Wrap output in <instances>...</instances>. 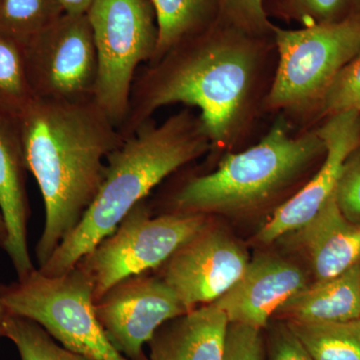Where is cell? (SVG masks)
Returning <instances> with one entry per match:
<instances>
[{
  "label": "cell",
  "mask_w": 360,
  "mask_h": 360,
  "mask_svg": "<svg viewBox=\"0 0 360 360\" xmlns=\"http://www.w3.org/2000/svg\"><path fill=\"white\" fill-rule=\"evenodd\" d=\"M274 39L252 37L215 22L175 45L136 73L123 139L160 108L184 104L200 111L212 149H229L250 131L269 92Z\"/></svg>",
  "instance_id": "6da1fadb"
},
{
  "label": "cell",
  "mask_w": 360,
  "mask_h": 360,
  "mask_svg": "<svg viewBox=\"0 0 360 360\" xmlns=\"http://www.w3.org/2000/svg\"><path fill=\"white\" fill-rule=\"evenodd\" d=\"M26 167L44 198L45 221L35 255L41 267L72 232L103 186L120 130L94 98L34 97L16 118Z\"/></svg>",
  "instance_id": "7a4b0ae2"
},
{
  "label": "cell",
  "mask_w": 360,
  "mask_h": 360,
  "mask_svg": "<svg viewBox=\"0 0 360 360\" xmlns=\"http://www.w3.org/2000/svg\"><path fill=\"white\" fill-rule=\"evenodd\" d=\"M212 150L200 115L188 108L162 123L153 120L127 137L106 160V174L96 198L77 226L59 245L42 274L58 276L115 231L127 213L179 168Z\"/></svg>",
  "instance_id": "3957f363"
},
{
  "label": "cell",
  "mask_w": 360,
  "mask_h": 360,
  "mask_svg": "<svg viewBox=\"0 0 360 360\" xmlns=\"http://www.w3.org/2000/svg\"><path fill=\"white\" fill-rule=\"evenodd\" d=\"M316 129L295 134L284 115L255 146L227 153L215 172L189 177L170 196L168 212L240 214L281 198L326 156Z\"/></svg>",
  "instance_id": "277c9868"
},
{
  "label": "cell",
  "mask_w": 360,
  "mask_h": 360,
  "mask_svg": "<svg viewBox=\"0 0 360 360\" xmlns=\"http://www.w3.org/2000/svg\"><path fill=\"white\" fill-rule=\"evenodd\" d=\"M274 41L277 60L264 110L314 112L340 71L360 51V14L298 30L276 25Z\"/></svg>",
  "instance_id": "5b68a950"
},
{
  "label": "cell",
  "mask_w": 360,
  "mask_h": 360,
  "mask_svg": "<svg viewBox=\"0 0 360 360\" xmlns=\"http://www.w3.org/2000/svg\"><path fill=\"white\" fill-rule=\"evenodd\" d=\"M0 302L7 314L34 321L71 352L94 360H129L97 321L94 281L78 265L58 276L35 269L11 285H0Z\"/></svg>",
  "instance_id": "8992f818"
},
{
  "label": "cell",
  "mask_w": 360,
  "mask_h": 360,
  "mask_svg": "<svg viewBox=\"0 0 360 360\" xmlns=\"http://www.w3.org/2000/svg\"><path fill=\"white\" fill-rule=\"evenodd\" d=\"M86 14L97 56L94 101L120 130L137 68L158 47L155 7L151 0H94Z\"/></svg>",
  "instance_id": "52a82bcc"
},
{
  "label": "cell",
  "mask_w": 360,
  "mask_h": 360,
  "mask_svg": "<svg viewBox=\"0 0 360 360\" xmlns=\"http://www.w3.org/2000/svg\"><path fill=\"white\" fill-rule=\"evenodd\" d=\"M208 224V215L200 213L153 217L146 200L137 203L112 233L77 262L94 281V302L123 279L160 269Z\"/></svg>",
  "instance_id": "ba28073f"
},
{
  "label": "cell",
  "mask_w": 360,
  "mask_h": 360,
  "mask_svg": "<svg viewBox=\"0 0 360 360\" xmlns=\"http://www.w3.org/2000/svg\"><path fill=\"white\" fill-rule=\"evenodd\" d=\"M23 47L34 97L65 101L94 98L97 56L86 13H63Z\"/></svg>",
  "instance_id": "9c48e42d"
},
{
  "label": "cell",
  "mask_w": 360,
  "mask_h": 360,
  "mask_svg": "<svg viewBox=\"0 0 360 360\" xmlns=\"http://www.w3.org/2000/svg\"><path fill=\"white\" fill-rule=\"evenodd\" d=\"M94 311L120 354L129 360H148L144 345L165 322L188 310L160 276L144 272L111 286L94 302Z\"/></svg>",
  "instance_id": "30bf717a"
},
{
  "label": "cell",
  "mask_w": 360,
  "mask_h": 360,
  "mask_svg": "<svg viewBox=\"0 0 360 360\" xmlns=\"http://www.w3.org/2000/svg\"><path fill=\"white\" fill-rule=\"evenodd\" d=\"M210 224L158 269L188 311L219 300L250 264L245 248Z\"/></svg>",
  "instance_id": "8fae6325"
},
{
  "label": "cell",
  "mask_w": 360,
  "mask_h": 360,
  "mask_svg": "<svg viewBox=\"0 0 360 360\" xmlns=\"http://www.w3.org/2000/svg\"><path fill=\"white\" fill-rule=\"evenodd\" d=\"M316 129L326 144V158L309 181L274 210L271 219L258 231L259 243H274L314 219L335 195L343 163L360 146L359 112L328 116Z\"/></svg>",
  "instance_id": "7c38bea8"
},
{
  "label": "cell",
  "mask_w": 360,
  "mask_h": 360,
  "mask_svg": "<svg viewBox=\"0 0 360 360\" xmlns=\"http://www.w3.org/2000/svg\"><path fill=\"white\" fill-rule=\"evenodd\" d=\"M307 285V274L298 265L274 255H257L238 283L213 303L229 323L262 329L284 303Z\"/></svg>",
  "instance_id": "4fadbf2b"
},
{
  "label": "cell",
  "mask_w": 360,
  "mask_h": 360,
  "mask_svg": "<svg viewBox=\"0 0 360 360\" xmlns=\"http://www.w3.org/2000/svg\"><path fill=\"white\" fill-rule=\"evenodd\" d=\"M25 153L16 120L0 113V212L7 229L4 250L18 279L35 269L27 245L30 206L25 189Z\"/></svg>",
  "instance_id": "5bb4252c"
},
{
  "label": "cell",
  "mask_w": 360,
  "mask_h": 360,
  "mask_svg": "<svg viewBox=\"0 0 360 360\" xmlns=\"http://www.w3.org/2000/svg\"><path fill=\"white\" fill-rule=\"evenodd\" d=\"M229 322L215 303L165 322L148 343V360H224Z\"/></svg>",
  "instance_id": "9a60e30c"
},
{
  "label": "cell",
  "mask_w": 360,
  "mask_h": 360,
  "mask_svg": "<svg viewBox=\"0 0 360 360\" xmlns=\"http://www.w3.org/2000/svg\"><path fill=\"white\" fill-rule=\"evenodd\" d=\"M296 232L316 281H326L360 264V224L345 219L335 196Z\"/></svg>",
  "instance_id": "2e32d148"
},
{
  "label": "cell",
  "mask_w": 360,
  "mask_h": 360,
  "mask_svg": "<svg viewBox=\"0 0 360 360\" xmlns=\"http://www.w3.org/2000/svg\"><path fill=\"white\" fill-rule=\"evenodd\" d=\"M285 321L335 323L360 319V264L340 276L315 281L276 312Z\"/></svg>",
  "instance_id": "e0dca14e"
},
{
  "label": "cell",
  "mask_w": 360,
  "mask_h": 360,
  "mask_svg": "<svg viewBox=\"0 0 360 360\" xmlns=\"http://www.w3.org/2000/svg\"><path fill=\"white\" fill-rule=\"evenodd\" d=\"M158 26V42L151 61L175 45L205 32L217 20V0H151Z\"/></svg>",
  "instance_id": "ac0fdd59"
},
{
  "label": "cell",
  "mask_w": 360,
  "mask_h": 360,
  "mask_svg": "<svg viewBox=\"0 0 360 360\" xmlns=\"http://www.w3.org/2000/svg\"><path fill=\"white\" fill-rule=\"evenodd\" d=\"M285 322L314 360H360V319L335 323Z\"/></svg>",
  "instance_id": "d6986e66"
},
{
  "label": "cell",
  "mask_w": 360,
  "mask_h": 360,
  "mask_svg": "<svg viewBox=\"0 0 360 360\" xmlns=\"http://www.w3.org/2000/svg\"><path fill=\"white\" fill-rule=\"evenodd\" d=\"M33 98L25 47L0 32V113L16 120Z\"/></svg>",
  "instance_id": "ffe728a7"
},
{
  "label": "cell",
  "mask_w": 360,
  "mask_h": 360,
  "mask_svg": "<svg viewBox=\"0 0 360 360\" xmlns=\"http://www.w3.org/2000/svg\"><path fill=\"white\" fill-rule=\"evenodd\" d=\"M63 13L59 0H0V32L25 45Z\"/></svg>",
  "instance_id": "44dd1931"
},
{
  "label": "cell",
  "mask_w": 360,
  "mask_h": 360,
  "mask_svg": "<svg viewBox=\"0 0 360 360\" xmlns=\"http://www.w3.org/2000/svg\"><path fill=\"white\" fill-rule=\"evenodd\" d=\"M267 14L302 26L338 22L360 14V0H265Z\"/></svg>",
  "instance_id": "7402d4cb"
},
{
  "label": "cell",
  "mask_w": 360,
  "mask_h": 360,
  "mask_svg": "<svg viewBox=\"0 0 360 360\" xmlns=\"http://www.w3.org/2000/svg\"><path fill=\"white\" fill-rule=\"evenodd\" d=\"M4 336L13 341L20 360H94L63 347L39 324L15 315L7 314Z\"/></svg>",
  "instance_id": "603a6c76"
},
{
  "label": "cell",
  "mask_w": 360,
  "mask_h": 360,
  "mask_svg": "<svg viewBox=\"0 0 360 360\" xmlns=\"http://www.w3.org/2000/svg\"><path fill=\"white\" fill-rule=\"evenodd\" d=\"M217 22L252 37L274 39L265 0H217Z\"/></svg>",
  "instance_id": "cb8c5ba5"
},
{
  "label": "cell",
  "mask_w": 360,
  "mask_h": 360,
  "mask_svg": "<svg viewBox=\"0 0 360 360\" xmlns=\"http://www.w3.org/2000/svg\"><path fill=\"white\" fill-rule=\"evenodd\" d=\"M347 111L360 113V51L336 77L316 112L328 117Z\"/></svg>",
  "instance_id": "d4e9b609"
},
{
  "label": "cell",
  "mask_w": 360,
  "mask_h": 360,
  "mask_svg": "<svg viewBox=\"0 0 360 360\" xmlns=\"http://www.w3.org/2000/svg\"><path fill=\"white\" fill-rule=\"evenodd\" d=\"M335 196L345 219L360 224V146L343 163Z\"/></svg>",
  "instance_id": "484cf974"
},
{
  "label": "cell",
  "mask_w": 360,
  "mask_h": 360,
  "mask_svg": "<svg viewBox=\"0 0 360 360\" xmlns=\"http://www.w3.org/2000/svg\"><path fill=\"white\" fill-rule=\"evenodd\" d=\"M224 360H264L262 329L229 323L225 340Z\"/></svg>",
  "instance_id": "4316f807"
},
{
  "label": "cell",
  "mask_w": 360,
  "mask_h": 360,
  "mask_svg": "<svg viewBox=\"0 0 360 360\" xmlns=\"http://www.w3.org/2000/svg\"><path fill=\"white\" fill-rule=\"evenodd\" d=\"M269 360H314L286 322L277 323L269 336Z\"/></svg>",
  "instance_id": "83f0119b"
},
{
  "label": "cell",
  "mask_w": 360,
  "mask_h": 360,
  "mask_svg": "<svg viewBox=\"0 0 360 360\" xmlns=\"http://www.w3.org/2000/svg\"><path fill=\"white\" fill-rule=\"evenodd\" d=\"M66 13L84 14L94 0H59Z\"/></svg>",
  "instance_id": "f1b7e54d"
},
{
  "label": "cell",
  "mask_w": 360,
  "mask_h": 360,
  "mask_svg": "<svg viewBox=\"0 0 360 360\" xmlns=\"http://www.w3.org/2000/svg\"><path fill=\"white\" fill-rule=\"evenodd\" d=\"M7 240V229L6 221H4V215L0 212V246L2 248L6 245Z\"/></svg>",
  "instance_id": "f546056e"
},
{
  "label": "cell",
  "mask_w": 360,
  "mask_h": 360,
  "mask_svg": "<svg viewBox=\"0 0 360 360\" xmlns=\"http://www.w3.org/2000/svg\"><path fill=\"white\" fill-rule=\"evenodd\" d=\"M7 314H7L6 307H4V304H2V302H0V338L4 336V321H6Z\"/></svg>",
  "instance_id": "4dcf8cb0"
}]
</instances>
